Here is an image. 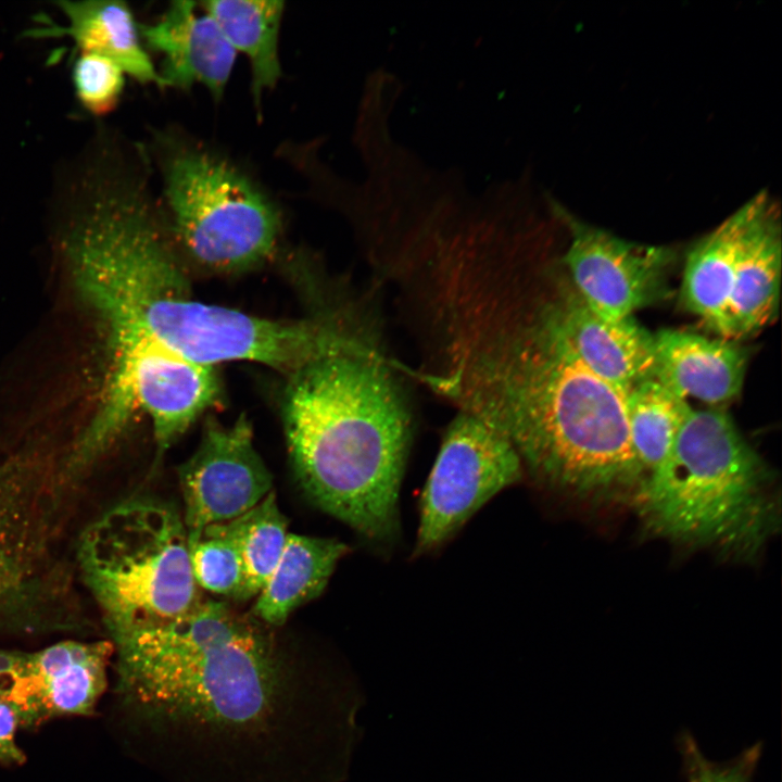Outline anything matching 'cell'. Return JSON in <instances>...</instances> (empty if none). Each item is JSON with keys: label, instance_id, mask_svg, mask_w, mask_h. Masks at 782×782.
Masks as SVG:
<instances>
[{"label": "cell", "instance_id": "e0dca14e", "mask_svg": "<svg viewBox=\"0 0 782 782\" xmlns=\"http://www.w3.org/2000/svg\"><path fill=\"white\" fill-rule=\"evenodd\" d=\"M760 192L698 240L686 256L680 304L723 338L734 273Z\"/></svg>", "mask_w": 782, "mask_h": 782}, {"label": "cell", "instance_id": "ba28073f", "mask_svg": "<svg viewBox=\"0 0 782 782\" xmlns=\"http://www.w3.org/2000/svg\"><path fill=\"white\" fill-rule=\"evenodd\" d=\"M163 176L174 232L202 266L237 272L272 253L278 211L226 160L200 149L178 150L166 160Z\"/></svg>", "mask_w": 782, "mask_h": 782}, {"label": "cell", "instance_id": "5b68a950", "mask_svg": "<svg viewBox=\"0 0 782 782\" xmlns=\"http://www.w3.org/2000/svg\"><path fill=\"white\" fill-rule=\"evenodd\" d=\"M764 461L720 407L694 411L668 456L640 483L647 527L678 542L754 556L773 529Z\"/></svg>", "mask_w": 782, "mask_h": 782}, {"label": "cell", "instance_id": "603a6c76", "mask_svg": "<svg viewBox=\"0 0 782 782\" xmlns=\"http://www.w3.org/2000/svg\"><path fill=\"white\" fill-rule=\"evenodd\" d=\"M191 570L200 590L223 598L240 600L244 570L237 545L228 538L203 529L189 544Z\"/></svg>", "mask_w": 782, "mask_h": 782}, {"label": "cell", "instance_id": "8fae6325", "mask_svg": "<svg viewBox=\"0 0 782 782\" xmlns=\"http://www.w3.org/2000/svg\"><path fill=\"white\" fill-rule=\"evenodd\" d=\"M188 544L207 526L239 517L273 491L272 475L253 444L245 417L207 421L200 443L178 468Z\"/></svg>", "mask_w": 782, "mask_h": 782}, {"label": "cell", "instance_id": "6da1fadb", "mask_svg": "<svg viewBox=\"0 0 782 782\" xmlns=\"http://www.w3.org/2000/svg\"><path fill=\"white\" fill-rule=\"evenodd\" d=\"M257 619L202 600L109 638L116 692L171 782H311L315 686Z\"/></svg>", "mask_w": 782, "mask_h": 782}, {"label": "cell", "instance_id": "9c48e42d", "mask_svg": "<svg viewBox=\"0 0 782 782\" xmlns=\"http://www.w3.org/2000/svg\"><path fill=\"white\" fill-rule=\"evenodd\" d=\"M524 476L510 441L481 418L459 411L443 434L420 496L413 555L441 546L494 495Z\"/></svg>", "mask_w": 782, "mask_h": 782}, {"label": "cell", "instance_id": "4fadbf2b", "mask_svg": "<svg viewBox=\"0 0 782 782\" xmlns=\"http://www.w3.org/2000/svg\"><path fill=\"white\" fill-rule=\"evenodd\" d=\"M544 297L576 357L594 375L625 391L653 378L654 333L633 316L606 319L580 298L568 280Z\"/></svg>", "mask_w": 782, "mask_h": 782}, {"label": "cell", "instance_id": "7a4b0ae2", "mask_svg": "<svg viewBox=\"0 0 782 782\" xmlns=\"http://www.w3.org/2000/svg\"><path fill=\"white\" fill-rule=\"evenodd\" d=\"M445 398L502 432L525 472L546 485L592 494L643 480L626 391L576 357L535 292L502 302L476 323L455 356Z\"/></svg>", "mask_w": 782, "mask_h": 782}, {"label": "cell", "instance_id": "44dd1931", "mask_svg": "<svg viewBox=\"0 0 782 782\" xmlns=\"http://www.w3.org/2000/svg\"><path fill=\"white\" fill-rule=\"evenodd\" d=\"M626 412L632 452L644 480L668 456L692 408L651 378L626 391Z\"/></svg>", "mask_w": 782, "mask_h": 782}, {"label": "cell", "instance_id": "277c9868", "mask_svg": "<svg viewBox=\"0 0 782 782\" xmlns=\"http://www.w3.org/2000/svg\"><path fill=\"white\" fill-rule=\"evenodd\" d=\"M379 326L290 374L282 420L295 477L320 509L390 545L412 419Z\"/></svg>", "mask_w": 782, "mask_h": 782}, {"label": "cell", "instance_id": "7c38bea8", "mask_svg": "<svg viewBox=\"0 0 782 782\" xmlns=\"http://www.w3.org/2000/svg\"><path fill=\"white\" fill-rule=\"evenodd\" d=\"M114 654L109 640H65L36 652H10L0 676V699L21 727H35L62 716H87L108 686Z\"/></svg>", "mask_w": 782, "mask_h": 782}, {"label": "cell", "instance_id": "9a60e30c", "mask_svg": "<svg viewBox=\"0 0 782 782\" xmlns=\"http://www.w3.org/2000/svg\"><path fill=\"white\" fill-rule=\"evenodd\" d=\"M748 357L735 340L661 329L654 333L653 378L683 400L718 407L740 394Z\"/></svg>", "mask_w": 782, "mask_h": 782}, {"label": "cell", "instance_id": "484cf974", "mask_svg": "<svg viewBox=\"0 0 782 782\" xmlns=\"http://www.w3.org/2000/svg\"><path fill=\"white\" fill-rule=\"evenodd\" d=\"M18 721L13 709L0 699V761L3 764H23L25 754L15 741Z\"/></svg>", "mask_w": 782, "mask_h": 782}, {"label": "cell", "instance_id": "3957f363", "mask_svg": "<svg viewBox=\"0 0 782 782\" xmlns=\"http://www.w3.org/2000/svg\"><path fill=\"white\" fill-rule=\"evenodd\" d=\"M64 250L105 342H155L199 364L249 361L287 374L313 355L306 320H272L198 300L139 184L106 177L79 193Z\"/></svg>", "mask_w": 782, "mask_h": 782}, {"label": "cell", "instance_id": "52a82bcc", "mask_svg": "<svg viewBox=\"0 0 782 782\" xmlns=\"http://www.w3.org/2000/svg\"><path fill=\"white\" fill-rule=\"evenodd\" d=\"M63 459L21 453L0 462V631L79 628L71 572L58 555L71 492Z\"/></svg>", "mask_w": 782, "mask_h": 782}, {"label": "cell", "instance_id": "d6986e66", "mask_svg": "<svg viewBox=\"0 0 782 782\" xmlns=\"http://www.w3.org/2000/svg\"><path fill=\"white\" fill-rule=\"evenodd\" d=\"M59 5L68 21L64 31L79 51L104 55L138 81L161 86L159 73L140 43L136 22L124 2L60 1Z\"/></svg>", "mask_w": 782, "mask_h": 782}, {"label": "cell", "instance_id": "ffe728a7", "mask_svg": "<svg viewBox=\"0 0 782 782\" xmlns=\"http://www.w3.org/2000/svg\"><path fill=\"white\" fill-rule=\"evenodd\" d=\"M236 52L247 55L256 105L281 74L278 42L283 2L269 0H213L202 3Z\"/></svg>", "mask_w": 782, "mask_h": 782}, {"label": "cell", "instance_id": "cb8c5ba5", "mask_svg": "<svg viewBox=\"0 0 782 782\" xmlns=\"http://www.w3.org/2000/svg\"><path fill=\"white\" fill-rule=\"evenodd\" d=\"M124 74L109 58L79 51L73 67V81L81 105L94 115L112 111L124 87Z\"/></svg>", "mask_w": 782, "mask_h": 782}, {"label": "cell", "instance_id": "5bb4252c", "mask_svg": "<svg viewBox=\"0 0 782 782\" xmlns=\"http://www.w3.org/2000/svg\"><path fill=\"white\" fill-rule=\"evenodd\" d=\"M148 46L163 55L162 87L204 86L223 96L237 52L215 21L191 1H174L156 22L141 27Z\"/></svg>", "mask_w": 782, "mask_h": 782}, {"label": "cell", "instance_id": "8992f818", "mask_svg": "<svg viewBox=\"0 0 782 782\" xmlns=\"http://www.w3.org/2000/svg\"><path fill=\"white\" fill-rule=\"evenodd\" d=\"M76 560L109 638L173 619L202 601L182 517L165 504L131 500L112 507L81 532Z\"/></svg>", "mask_w": 782, "mask_h": 782}, {"label": "cell", "instance_id": "ac0fdd59", "mask_svg": "<svg viewBox=\"0 0 782 782\" xmlns=\"http://www.w3.org/2000/svg\"><path fill=\"white\" fill-rule=\"evenodd\" d=\"M348 551L336 539L289 532L275 569L255 597L252 616L266 626L283 625L294 609L324 591Z\"/></svg>", "mask_w": 782, "mask_h": 782}, {"label": "cell", "instance_id": "2e32d148", "mask_svg": "<svg viewBox=\"0 0 782 782\" xmlns=\"http://www.w3.org/2000/svg\"><path fill=\"white\" fill-rule=\"evenodd\" d=\"M781 261L779 207L766 191H761L757 213L736 263L724 339L737 341L774 320L780 298Z\"/></svg>", "mask_w": 782, "mask_h": 782}, {"label": "cell", "instance_id": "d4e9b609", "mask_svg": "<svg viewBox=\"0 0 782 782\" xmlns=\"http://www.w3.org/2000/svg\"><path fill=\"white\" fill-rule=\"evenodd\" d=\"M690 782H748L747 774L739 767H719L710 764L695 749L690 759Z\"/></svg>", "mask_w": 782, "mask_h": 782}, {"label": "cell", "instance_id": "7402d4cb", "mask_svg": "<svg viewBox=\"0 0 782 782\" xmlns=\"http://www.w3.org/2000/svg\"><path fill=\"white\" fill-rule=\"evenodd\" d=\"M204 529L222 534L237 545L244 570L239 601L255 598L275 569L289 534L275 492H269L239 517Z\"/></svg>", "mask_w": 782, "mask_h": 782}, {"label": "cell", "instance_id": "30bf717a", "mask_svg": "<svg viewBox=\"0 0 782 782\" xmlns=\"http://www.w3.org/2000/svg\"><path fill=\"white\" fill-rule=\"evenodd\" d=\"M556 211L570 234L563 257L568 281L592 311L606 319H623L666 294L673 250L630 242L563 207Z\"/></svg>", "mask_w": 782, "mask_h": 782}]
</instances>
